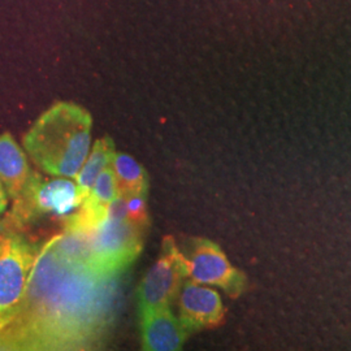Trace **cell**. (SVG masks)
Masks as SVG:
<instances>
[{
	"instance_id": "5b68a950",
	"label": "cell",
	"mask_w": 351,
	"mask_h": 351,
	"mask_svg": "<svg viewBox=\"0 0 351 351\" xmlns=\"http://www.w3.org/2000/svg\"><path fill=\"white\" fill-rule=\"evenodd\" d=\"M39 249L16 232L0 230V329L20 308Z\"/></svg>"
},
{
	"instance_id": "ba28073f",
	"label": "cell",
	"mask_w": 351,
	"mask_h": 351,
	"mask_svg": "<svg viewBox=\"0 0 351 351\" xmlns=\"http://www.w3.org/2000/svg\"><path fill=\"white\" fill-rule=\"evenodd\" d=\"M177 301L178 319L190 332L217 326L224 317V306L219 293L193 280H185Z\"/></svg>"
},
{
	"instance_id": "9a60e30c",
	"label": "cell",
	"mask_w": 351,
	"mask_h": 351,
	"mask_svg": "<svg viewBox=\"0 0 351 351\" xmlns=\"http://www.w3.org/2000/svg\"><path fill=\"white\" fill-rule=\"evenodd\" d=\"M8 203H10V197H8L7 191H5V189L3 188V185L0 184V219L7 211Z\"/></svg>"
},
{
	"instance_id": "30bf717a",
	"label": "cell",
	"mask_w": 351,
	"mask_h": 351,
	"mask_svg": "<svg viewBox=\"0 0 351 351\" xmlns=\"http://www.w3.org/2000/svg\"><path fill=\"white\" fill-rule=\"evenodd\" d=\"M119 197L111 165L103 169L85 201L65 219V229L81 234L93 233L107 219L108 208Z\"/></svg>"
},
{
	"instance_id": "7a4b0ae2",
	"label": "cell",
	"mask_w": 351,
	"mask_h": 351,
	"mask_svg": "<svg viewBox=\"0 0 351 351\" xmlns=\"http://www.w3.org/2000/svg\"><path fill=\"white\" fill-rule=\"evenodd\" d=\"M91 130L88 110L72 101H58L26 132L23 146L42 172L75 180L91 149Z\"/></svg>"
},
{
	"instance_id": "6da1fadb",
	"label": "cell",
	"mask_w": 351,
	"mask_h": 351,
	"mask_svg": "<svg viewBox=\"0 0 351 351\" xmlns=\"http://www.w3.org/2000/svg\"><path fill=\"white\" fill-rule=\"evenodd\" d=\"M117 293V277L68 258L52 237L39 249L19 311L0 329V350L99 349L114 320Z\"/></svg>"
},
{
	"instance_id": "3957f363",
	"label": "cell",
	"mask_w": 351,
	"mask_h": 351,
	"mask_svg": "<svg viewBox=\"0 0 351 351\" xmlns=\"http://www.w3.org/2000/svg\"><path fill=\"white\" fill-rule=\"evenodd\" d=\"M12 202L11 211L0 223V230L13 232L51 213L68 215L80 207L82 198L73 178H46L33 171L25 188Z\"/></svg>"
},
{
	"instance_id": "8992f818",
	"label": "cell",
	"mask_w": 351,
	"mask_h": 351,
	"mask_svg": "<svg viewBox=\"0 0 351 351\" xmlns=\"http://www.w3.org/2000/svg\"><path fill=\"white\" fill-rule=\"evenodd\" d=\"M188 277L185 255L178 249L175 239L167 236L156 262L139 284V313L173 304Z\"/></svg>"
},
{
	"instance_id": "8fae6325",
	"label": "cell",
	"mask_w": 351,
	"mask_h": 351,
	"mask_svg": "<svg viewBox=\"0 0 351 351\" xmlns=\"http://www.w3.org/2000/svg\"><path fill=\"white\" fill-rule=\"evenodd\" d=\"M33 173L25 150L14 141L12 134H0V184L10 199H14L25 188Z\"/></svg>"
},
{
	"instance_id": "5bb4252c",
	"label": "cell",
	"mask_w": 351,
	"mask_h": 351,
	"mask_svg": "<svg viewBox=\"0 0 351 351\" xmlns=\"http://www.w3.org/2000/svg\"><path fill=\"white\" fill-rule=\"evenodd\" d=\"M147 195L139 194L125 198L126 219L136 226L147 228L149 226V213H147Z\"/></svg>"
},
{
	"instance_id": "277c9868",
	"label": "cell",
	"mask_w": 351,
	"mask_h": 351,
	"mask_svg": "<svg viewBox=\"0 0 351 351\" xmlns=\"http://www.w3.org/2000/svg\"><path fill=\"white\" fill-rule=\"evenodd\" d=\"M145 229L126 216H111L88 234L86 265L101 276L119 277L143 249Z\"/></svg>"
},
{
	"instance_id": "9c48e42d",
	"label": "cell",
	"mask_w": 351,
	"mask_h": 351,
	"mask_svg": "<svg viewBox=\"0 0 351 351\" xmlns=\"http://www.w3.org/2000/svg\"><path fill=\"white\" fill-rule=\"evenodd\" d=\"M139 319L143 350H180L191 333L172 313L171 306L141 311Z\"/></svg>"
},
{
	"instance_id": "4fadbf2b",
	"label": "cell",
	"mask_w": 351,
	"mask_h": 351,
	"mask_svg": "<svg viewBox=\"0 0 351 351\" xmlns=\"http://www.w3.org/2000/svg\"><path fill=\"white\" fill-rule=\"evenodd\" d=\"M114 154H116V147L112 138L103 137L95 141L94 146L90 149L85 163L75 177V184L82 202L85 201V198L90 194L91 189L94 186L97 178L103 172V169L111 165Z\"/></svg>"
},
{
	"instance_id": "52a82bcc",
	"label": "cell",
	"mask_w": 351,
	"mask_h": 351,
	"mask_svg": "<svg viewBox=\"0 0 351 351\" xmlns=\"http://www.w3.org/2000/svg\"><path fill=\"white\" fill-rule=\"evenodd\" d=\"M186 258L190 280L210 287L224 289L230 295H239L243 288V276L228 261L223 250L211 241L198 239Z\"/></svg>"
},
{
	"instance_id": "7c38bea8",
	"label": "cell",
	"mask_w": 351,
	"mask_h": 351,
	"mask_svg": "<svg viewBox=\"0 0 351 351\" xmlns=\"http://www.w3.org/2000/svg\"><path fill=\"white\" fill-rule=\"evenodd\" d=\"M111 168L119 197L128 198L139 194L147 195L150 188L149 175L133 156L124 152H116Z\"/></svg>"
}]
</instances>
